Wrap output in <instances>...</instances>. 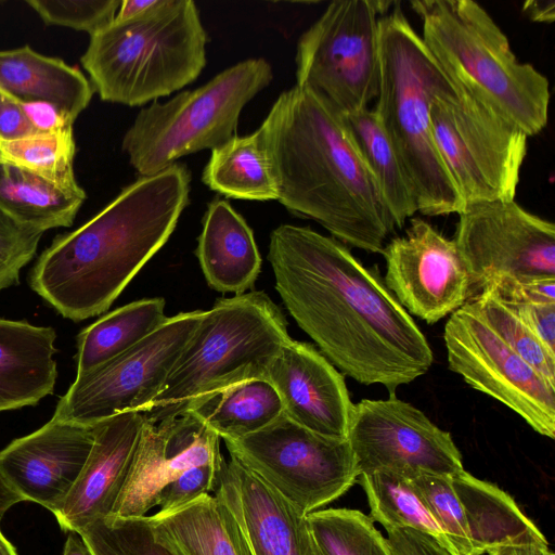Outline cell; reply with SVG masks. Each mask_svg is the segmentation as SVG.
I'll return each instance as SVG.
<instances>
[{
  "label": "cell",
  "instance_id": "cell-19",
  "mask_svg": "<svg viewBox=\"0 0 555 555\" xmlns=\"http://www.w3.org/2000/svg\"><path fill=\"white\" fill-rule=\"evenodd\" d=\"M214 492L254 555H314L307 515L236 460H222Z\"/></svg>",
  "mask_w": 555,
  "mask_h": 555
},
{
  "label": "cell",
  "instance_id": "cell-36",
  "mask_svg": "<svg viewBox=\"0 0 555 555\" xmlns=\"http://www.w3.org/2000/svg\"><path fill=\"white\" fill-rule=\"evenodd\" d=\"M77 533L93 555H175L155 539L147 516L98 518Z\"/></svg>",
  "mask_w": 555,
  "mask_h": 555
},
{
  "label": "cell",
  "instance_id": "cell-12",
  "mask_svg": "<svg viewBox=\"0 0 555 555\" xmlns=\"http://www.w3.org/2000/svg\"><path fill=\"white\" fill-rule=\"evenodd\" d=\"M205 311L169 317L135 346L77 375L55 408V420L93 426L117 414L142 413L163 388Z\"/></svg>",
  "mask_w": 555,
  "mask_h": 555
},
{
  "label": "cell",
  "instance_id": "cell-18",
  "mask_svg": "<svg viewBox=\"0 0 555 555\" xmlns=\"http://www.w3.org/2000/svg\"><path fill=\"white\" fill-rule=\"evenodd\" d=\"M276 390L283 414L319 435L347 439L354 403L337 370L314 346L292 337L264 377Z\"/></svg>",
  "mask_w": 555,
  "mask_h": 555
},
{
  "label": "cell",
  "instance_id": "cell-2",
  "mask_svg": "<svg viewBox=\"0 0 555 555\" xmlns=\"http://www.w3.org/2000/svg\"><path fill=\"white\" fill-rule=\"evenodd\" d=\"M260 127L278 202L344 245L382 254L397 225L343 116L295 85L279 95Z\"/></svg>",
  "mask_w": 555,
  "mask_h": 555
},
{
  "label": "cell",
  "instance_id": "cell-20",
  "mask_svg": "<svg viewBox=\"0 0 555 555\" xmlns=\"http://www.w3.org/2000/svg\"><path fill=\"white\" fill-rule=\"evenodd\" d=\"M146 417L128 411L93 425L86 464L60 506L52 512L64 532L79 531L112 514L129 475Z\"/></svg>",
  "mask_w": 555,
  "mask_h": 555
},
{
  "label": "cell",
  "instance_id": "cell-21",
  "mask_svg": "<svg viewBox=\"0 0 555 555\" xmlns=\"http://www.w3.org/2000/svg\"><path fill=\"white\" fill-rule=\"evenodd\" d=\"M221 451L198 426L183 421L146 420L134 459L111 515L143 517L160 490L184 470L219 463Z\"/></svg>",
  "mask_w": 555,
  "mask_h": 555
},
{
  "label": "cell",
  "instance_id": "cell-26",
  "mask_svg": "<svg viewBox=\"0 0 555 555\" xmlns=\"http://www.w3.org/2000/svg\"><path fill=\"white\" fill-rule=\"evenodd\" d=\"M0 89L24 103H51L74 121L94 93L79 69L28 46L0 51Z\"/></svg>",
  "mask_w": 555,
  "mask_h": 555
},
{
  "label": "cell",
  "instance_id": "cell-25",
  "mask_svg": "<svg viewBox=\"0 0 555 555\" xmlns=\"http://www.w3.org/2000/svg\"><path fill=\"white\" fill-rule=\"evenodd\" d=\"M451 480L462 504L473 555L509 544H548L515 500L496 485L465 469Z\"/></svg>",
  "mask_w": 555,
  "mask_h": 555
},
{
  "label": "cell",
  "instance_id": "cell-44",
  "mask_svg": "<svg viewBox=\"0 0 555 555\" xmlns=\"http://www.w3.org/2000/svg\"><path fill=\"white\" fill-rule=\"evenodd\" d=\"M392 555H452L431 537L412 529L386 530Z\"/></svg>",
  "mask_w": 555,
  "mask_h": 555
},
{
  "label": "cell",
  "instance_id": "cell-46",
  "mask_svg": "<svg viewBox=\"0 0 555 555\" xmlns=\"http://www.w3.org/2000/svg\"><path fill=\"white\" fill-rule=\"evenodd\" d=\"M522 11L533 22L552 23L555 18V2L553 0H530L524 4Z\"/></svg>",
  "mask_w": 555,
  "mask_h": 555
},
{
  "label": "cell",
  "instance_id": "cell-34",
  "mask_svg": "<svg viewBox=\"0 0 555 555\" xmlns=\"http://www.w3.org/2000/svg\"><path fill=\"white\" fill-rule=\"evenodd\" d=\"M496 334L526 362L555 383V353L522 322L508 304L487 286L469 299Z\"/></svg>",
  "mask_w": 555,
  "mask_h": 555
},
{
  "label": "cell",
  "instance_id": "cell-23",
  "mask_svg": "<svg viewBox=\"0 0 555 555\" xmlns=\"http://www.w3.org/2000/svg\"><path fill=\"white\" fill-rule=\"evenodd\" d=\"M55 331L0 319V413L36 405L53 392Z\"/></svg>",
  "mask_w": 555,
  "mask_h": 555
},
{
  "label": "cell",
  "instance_id": "cell-43",
  "mask_svg": "<svg viewBox=\"0 0 555 555\" xmlns=\"http://www.w3.org/2000/svg\"><path fill=\"white\" fill-rule=\"evenodd\" d=\"M37 133L21 101L0 89V142L14 141Z\"/></svg>",
  "mask_w": 555,
  "mask_h": 555
},
{
  "label": "cell",
  "instance_id": "cell-49",
  "mask_svg": "<svg viewBox=\"0 0 555 555\" xmlns=\"http://www.w3.org/2000/svg\"><path fill=\"white\" fill-rule=\"evenodd\" d=\"M25 501V499L14 491L0 476V521L14 504Z\"/></svg>",
  "mask_w": 555,
  "mask_h": 555
},
{
  "label": "cell",
  "instance_id": "cell-5",
  "mask_svg": "<svg viewBox=\"0 0 555 555\" xmlns=\"http://www.w3.org/2000/svg\"><path fill=\"white\" fill-rule=\"evenodd\" d=\"M422 40L457 89L528 137L548 120L547 78L521 63L491 15L473 0H415Z\"/></svg>",
  "mask_w": 555,
  "mask_h": 555
},
{
  "label": "cell",
  "instance_id": "cell-50",
  "mask_svg": "<svg viewBox=\"0 0 555 555\" xmlns=\"http://www.w3.org/2000/svg\"><path fill=\"white\" fill-rule=\"evenodd\" d=\"M62 555H93L82 538L75 531L68 532Z\"/></svg>",
  "mask_w": 555,
  "mask_h": 555
},
{
  "label": "cell",
  "instance_id": "cell-42",
  "mask_svg": "<svg viewBox=\"0 0 555 555\" xmlns=\"http://www.w3.org/2000/svg\"><path fill=\"white\" fill-rule=\"evenodd\" d=\"M508 305L545 347L555 353V304Z\"/></svg>",
  "mask_w": 555,
  "mask_h": 555
},
{
  "label": "cell",
  "instance_id": "cell-48",
  "mask_svg": "<svg viewBox=\"0 0 555 555\" xmlns=\"http://www.w3.org/2000/svg\"><path fill=\"white\" fill-rule=\"evenodd\" d=\"M156 0H124L120 2L115 20H124L144 12L155 3Z\"/></svg>",
  "mask_w": 555,
  "mask_h": 555
},
{
  "label": "cell",
  "instance_id": "cell-24",
  "mask_svg": "<svg viewBox=\"0 0 555 555\" xmlns=\"http://www.w3.org/2000/svg\"><path fill=\"white\" fill-rule=\"evenodd\" d=\"M147 517L155 539L175 555H254L234 515L216 495L206 493Z\"/></svg>",
  "mask_w": 555,
  "mask_h": 555
},
{
  "label": "cell",
  "instance_id": "cell-27",
  "mask_svg": "<svg viewBox=\"0 0 555 555\" xmlns=\"http://www.w3.org/2000/svg\"><path fill=\"white\" fill-rule=\"evenodd\" d=\"M86 199L76 180L48 179L9 162H0V209L28 227H70Z\"/></svg>",
  "mask_w": 555,
  "mask_h": 555
},
{
  "label": "cell",
  "instance_id": "cell-32",
  "mask_svg": "<svg viewBox=\"0 0 555 555\" xmlns=\"http://www.w3.org/2000/svg\"><path fill=\"white\" fill-rule=\"evenodd\" d=\"M370 518L385 530L412 529L425 533L449 552L447 538L411 481L398 474L373 472L358 477Z\"/></svg>",
  "mask_w": 555,
  "mask_h": 555
},
{
  "label": "cell",
  "instance_id": "cell-53",
  "mask_svg": "<svg viewBox=\"0 0 555 555\" xmlns=\"http://www.w3.org/2000/svg\"><path fill=\"white\" fill-rule=\"evenodd\" d=\"M0 162H5L0 150Z\"/></svg>",
  "mask_w": 555,
  "mask_h": 555
},
{
  "label": "cell",
  "instance_id": "cell-37",
  "mask_svg": "<svg viewBox=\"0 0 555 555\" xmlns=\"http://www.w3.org/2000/svg\"><path fill=\"white\" fill-rule=\"evenodd\" d=\"M443 531L449 553L473 555L462 504L451 476L421 474L409 479Z\"/></svg>",
  "mask_w": 555,
  "mask_h": 555
},
{
  "label": "cell",
  "instance_id": "cell-30",
  "mask_svg": "<svg viewBox=\"0 0 555 555\" xmlns=\"http://www.w3.org/2000/svg\"><path fill=\"white\" fill-rule=\"evenodd\" d=\"M344 122L366 167L401 229L418 211L413 185L373 108L343 116Z\"/></svg>",
  "mask_w": 555,
  "mask_h": 555
},
{
  "label": "cell",
  "instance_id": "cell-14",
  "mask_svg": "<svg viewBox=\"0 0 555 555\" xmlns=\"http://www.w3.org/2000/svg\"><path fill=\"white\" fill-rule=\"evenodd\" d=\"M454 242L472 288L499 278L555 279V225L515 201L477 203L457 214Z\"/></svg>",
  "mask_w": 555,
  "mask_h": 555
},
{
  "label": "cell",
  "instance_id": "cell-41",
  "mask_svg": "<svg viewBox=\"0 0 555 555\" xmlns=\"http://www.w3.org/2000/svg\"><path fill=\"white\" fill-rule=\"evenodd\" d=\"M487 286L507 304H555V279L499 278Z\"/></svg>",
  "mask_w": 555,
  "mask_h": 555
},
{
  "label": "cell",
  "instance_id": "cell-33",
  "mask_svg": "<svg viewBox=\"0 0 555 555\" xmlns=\"http://www.w3.org/2000/svg\"><path fill=\"white\" fill-rule=\"evenodd\" d=\"M307 521L322 555H392L387 538L358 509H319Z\"/></svg>",
  "mask_w": 555,
  "mask_h": 555
},
{
  "label": "cell",
  "instance_id": "cell-52",
  "mask_svg": "<svg viewBox=\"0 0 555 555\" xmlns=\"http://www.w3.org/2000/svg\"><path fill=\"white\" fill-rule=\"evenodd\" d=\"M314 542V541H313ZM314 555H322L314 543Z\"/></svg>",
  "mask_w": 555,
  "mask_h": 555
},
{
  "label": "cell",
  "instance_id": "cell-31",
  "mask_svg": "<svg viewBox=\"0 0 555 555\" xmlns=\"http://www.w3.org/2000/svg\"><path fill=\"white\" fill-rule=\"evenodd\" d=\"M167 318L165 300L160 297L132 301L100 318L77 336V375L135 346Z\"/></svg>",
  "mask_w": 555,
  "mask_h": 555
},
{
  "label": "cell",
  "instance_id": "cell-15",
  "mask_svg": "<svg viewBox=\"0 0 555 555\" xmlns=\"http://www.w3.org/2000/svg\"><path fill=\"white\" fill-rule=\"evenodd\" d=\"M347 439L360 475L389 472L410 479L464 470L451 434L395 395L356 403Z\"/></svg>",
  "mask_w": 555,
  "mask_h": 555
},
{
  "label": "cell",
  "instance_id": "cell-11",
  "mask_svg": "<svg viewBox=\"0 0 555 555\" xmlns=\"http://www.w3.org/2000/svg\"><path fill=\"white\" fill-rule=\"evenodd\" d=\"M223 441L232 459L306 515L340 498L360 475L348 439L319 435L284 414L254 434Z\"/></svg>",
  "mask_w": 555,
  "mask_h": 555
},
{
  "label": "cell",
  "instance_id": "cell-40",
  "mask_svg": "<svg viewBox=\"0 0 555 555\" xmlns=\"http://www.w3.org/2000/svg\"><path fill=\"white\" fill-rule=\"evenodd\" d=\"M223 459L224 456L216 464L191 467L169 481L158 494L156 506L160 507L159 511L178 508L210 491H215L218 472Z\"/></svg>",
  "mask_w": 555,
  "mask_h": 555
},
{
  "label": "cell",
  "instance_id": "cell-13",
  "mask_svg": "<svg viewBox=\"0 0 555 555\" xmlns=\"http://www.w3.org/2000/svg\"><path fill=\"white\" fill-rule=\"evenodd\" d=\"M443 339L451 371L509 408L538 434L555 438V383L516 353L470 300L451 314Z\"/></svg>",
  "mask_w": 555,
  "mask_h": 555
},
{
  "label": "cell",
  "instance_id": "cell-6",
  "mask_svg": "<svg viewBox=\"0 0 555 555\" xmlns=\"http://www.w3.org/2000/svg\"><path fill=\"white\" fill-rule=\"evenodd\" d=\"M207 41L192 0H156L90 36L80 61L102 101L141 106L196 80Z\"/></svg>",
  "mask_w": 555,
  "mask_h": 555
},
{
  "label": "cell",
  "instance_id": "cell-7",
  "mask_svg": "<svg viewBox=\"0 0 555 555\" xmlns=\"http://www.w3.org/2000/svg\"><path fill=\"white\" fill-rule=\"evenodd\" d=\"M289 338L282 310L266 293L219 298L205 311L163 388L142 413L158 424L219 390L264 378Z\"/></svg>",
  "mask_w": 555,
  "mask_h": 555
},
{
  "label": "cell",
  "instance_id": "cell-1",
  "mask_svg": "<svg viewBox=\"0 0 555 555\" xmlns=\"http://www.w3.org/2000/svg\"><path fill=\"white\" fill-rule=\"evenodd\" d=\"M275 289L297 325L339 371L390 395L426 374L433 350L377 271L309 227L270 234Z\"/></svg>",
  "mask_w": 555,
  "mask_h": 555
},
{
  "label": "cell",
  "instance_id": "cell-10",
  "mask_svg": "<svg viewBox=\"0 0 555 555\" xmlns=\"http://www.w3.org/2000/svg\"><path fill=\"white\" fill-rule=\"evenodd\" d=\"M437 151L464 206L514 201L528 135L457 89L430 105Z\"/></svg>",
  "mask_w": 555,
  "mask_h": 555
},
{
  "label": "cell",
  "instance_id": "cell-28",
  "mask_svg": "<svg viewBox=\"0 0 555 555\" xmlns=\"http://www.w3.org/2000/svg\"><path fill=\"white\" fill-rule=\"evenodd\" d=\"M202 180L225 197L278 201V185L261 127L247 135H234L212 150Z\"/></svg>",
  "mask_w": 555,
  "mask_h": 555
},
{
  "label": "cell",
  "instance_id": "cell-38",
  "mask_svg": "<svg viewBox=\"0 0 555 555\" xmlns=\"http://www.w3.org/2000/svg\"><path fill=\"white\" fill-rule=\"evenodd\" d=\"M118 0H27L26 3L47 25L86 31L90 36L115 20Z\"/></svg>",
  "mask_w": 555,
  "mask_h": 555
},
{
  "label": "cell",
  "instance_id": "cell-29",
  "mask_svg": "<svg viewBox=\"0 0 555 555\" xmlns=\"http://www.w3.org/2000/svg\"><path fill=\"white\" fill-rule=\"evenodd\" d=\"M185 412L196 415L220 439L230 440L267 427L283 414V405L266 378H254L202 398Z\"/></svg>",
  "mask_w": 555,
  "mask_h": 555
},
{
  "label": "cell",
  "instance_id": "cell-9",
  "mask_svg": "<svg viewBox=\"0 0 555 555\" xmlns=\"http://www.w3.org/2000/svg\"><path fill=\"white\" fill-rule=\"evenodd\" d=\"M393 2H331L300 36L296 85L315 94L340 116L364 108L378 95L379 15Z\"/></svg>",
  "mask_w": 555,
  "mask_h": 555
},
{
  "label": "cell",
  "instance_id": "cell-17",
  "mask_svg": "<svg viewBox=\"0 0 555 555\" xmlns=\"http://www.w3.org/2000/svg\"><path fill=\"white\" fill-rule=\"evenodd\" d=\"M93 439V426L52 417L0 451V476L25 501L54 512L78 479Z\"/></svg>",
  "mask_w": 555,
  "mask_h": 555
},
{
  "label": "cell",
  "instance_id": "cell-35",
  "mask_svg": "<svg viewBox=\"0 0 555 555\" xmlns=\"http://www.w3.org/2000/svg\"><path fill=\"white\" fill-rule=\"evenodd\" d=\"M0 150L5 162L48 179L60 182L76 180L73 169L76 152L73 127L0 142Z\"/></svg>",
  "mask_w": 555,
  "mask_h": 555
},
{
  "label": "cell",
  "instance_id": "cell-3",
  "mask_svg": "<svg viewBox=\"0 0 555 555\" xmlns=\"http://www.w3.org/2000/svg\"><path fill=\"white\" fill-rule=\"evenodd\" d=\"M190 182L180 163L140 176L80 228L55 236L31 269V289L75 322L106 311L169 240Z\"/></svg>",
  "mask_w": 555,
  "mask_h": 555
},
{
  "label": "cell",
  "instance_id": "cell-16",
  "mask_svg": "<svg viewBox=\"0 0 555 555\" xmlns=\"http://www.w3.org/2000/svg\"><path fill=\"white\" fill-rule=\"evenodd\" d=\"M382 254L384 282L410 315L434 324L470 299V276L454 240L424 219L411 218L405 234Z\"/></svg>",
  "mask_w": 555,
  "mask_h": 555
},
{
  "label": "cell",
  "instance_id": "cell-47",
  "mask_svg": "<svg viewBox=\"0 0 555 555\" xmlns=\"http://www.w3.org/2000/svg\"><path fill=\"white\" fill-rule=\"evenodd\" d=\"M485 555H554L548 544H509L499 546Z\"/></svg>",
  "mask_w": 555,
  "mask_h": 555
},
{
  "label": "cell",
  "instance_id": "cell-8",
  "mask_svg": "<svg viewBox=\"0 0 555 555\" xmlns=\"http://www.w3.org/2000/svg\"><path fill=\"white\" fill-rule=\"evenodd\" d=\"M272 79L264 59H247L194 90L143 107L122 138L130 165L152 176L185 155L224 144L236 135L244 106Z\"/></svg>",
  "mask_w": 555,
  "mask_h": 555
},
{
  "label": "cell",
  "instance_id": "cell-51",
  "mask_svg": "<svg viewBox=\"0 0 555 555\" xmlns=\"http://www.w3.org/2000/svg\"><path fill=\"white\" fill-rule=\"evenodd\" d=\"M0 555H17L14 545L2 534L0 530Z\"/></svg>",
  "mask_w": 555,
  "mask_h": 555
},
{
  "label": "cell",
  "instance_id": "cell-22",
  "mask_svg": "<svg viewBox=\"0 0 555 555\" xmlns=\"http://www.w3.org/2000/svg\"><path fill=\"white\" fill-rule=\"evenodd\" d=\"M195 254L207 284L220 293H247L261 270L253 230L224 199L207 205Z\"/></svg>",
  "mask_w": 555,
  "mask_h": 555
},
{
  "label": "cell",
  "instance_id": "cell-4",
  "mask_svg": "<svg viewBox=\"0 0 555 555\" xmlns=\"http://www.w3.org/2000/svg\"><path fill=\"white\" fill-rule=\"evenodd\" d=\"M379 26L380 80L373 108L413 185L418 211L425 216L460 214L464 204L434 141L430 105L457 90L400 2L383 15Z\"/></svg>",
  "mask_w": 555,
  "mask_h": 555
},
{
  "label": "cell",
  "instance_id": "cell-45",
  "mask_svg": "<svg viewBox=\"0 0 555 555\" xmlns=\"http://www.w3.org/2000/svg\"><path fill=\"white\" fill-rule=\"evenodd\" d=\"M23 104L25 114L37 133H48L73 127L74 120L57 106L42 101Z\"/></svg>",
  "mask_w": 555,
  "mask_h": 555
},
{
  "label": "cell",
  "instance_id": "cell-39",
  "mask_svg": "<svg viewBox=\"0 0 555 555\" xmlns=\"http://www.w3.org/2000/svg\"><path fill=\"white\" fill-rule=\"evenodd\" d=\"M43 233L0 209V292L18 284L20 272L35 257Z\"/></svg>",
  "mask_w": 555,
  "mask_h": 555
}]
</instances>
